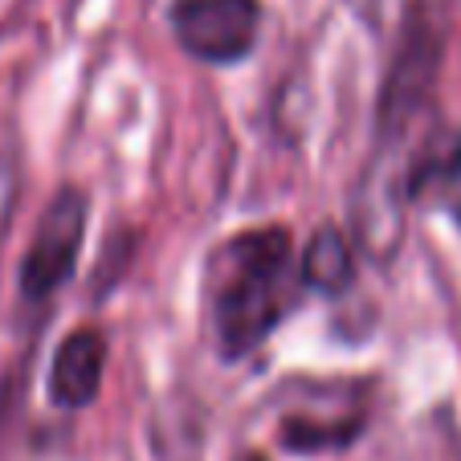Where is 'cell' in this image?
Returning <instances> with one entry per match:
<instances>
[{"label":"cell","instance_id":"cell-1","mask_svg":"<svg viewBox=\"0 0 461 461\" xmlns=\"http://www.w3.org/2000/svg\"><path fill=\"white\" fill-rule=\"evenodd\" d=\"M303 286L294 241L282 229H249L221 245L209 266L212 327L225 356H245L290 314Z\"/></svg>","mask_w":461,"mask_h":461},{"label":"cell","instance_id":"cell-2","mask_svg":"<svg viewBox=\"0 0 461 461\" xmlns=\"http://www.w3.org/2000/svg\"><path fill=\"white\" fill-rule=\"evenodd\" d=\"M172 29L188 53L204 61H237L258 45V0H176Z\"/></svg>","mask_w":461,"mask_h":461},{"label":"cell","instance_id":"cell-3","mask_svg":"<svg viewBox=\"0 0 461 461\" xmlns=\"http://www.w3.org/2000/svg\"><path fill=\"white\" fill-rule=\"evenodd\" d=\"M86 233V201L78 192L53 196L50 209L37 221V233L29 241V253L21 261V290L25 298H50L61 282L74 274V261Z\"/></svg>","mask_w":461,"mask_h":461},{"label":"cell","instance_id":"cell-4","mask_svg":"<svg viewBox=\"0 0 461 461\" xmlns=\"http://www.w3.org/2000/svg\"><path fill=\"white\" fill-rule=\"evenodd\" d=\"M103 359H106V343L98 331H78L58 348L50 367V392L53 401L66 409H82L95 401L98 384H103Z\"/></svg>","mask_w":461,"mask_h":461},{"label":"cell","instance_id":"cell-5","mask_svg":"<svg viewBox=\"0 0 461 461\" xmlns=\"http://www.w3.org/2000/svg\"><path fill=\"white\" fill-rule=\"evenodd\" d=\"M409 188L396 184V172L388 167H375L364 184V201H359V241L384 258L392 245L401 241V209Z\"/></svg>","mask_w":461,"mask_h":461},{"label":"cell","instance_id":"cell-6","mask_svg":"<svg viewBox=\"0 0 461 461\" xmlns=\"http://www.w3.org/2000/svg\"><path fill=\"white\" fill-rule=\"evenodd\" d=\"M298 274H303L306 286L314 290H343L356 274V261H351V245L339 229H319V233L306 241L303 249V261H298Z\"/></svg>","mask_w":461,"mask_h":461},{"label":"cell","instance_id":"cell-7","mask_svg":"<svg viewBox=\"0 0 461 461\" xmlns=\"http://www.w3.org/2000/svg\"><path fill=\"white\" fill-rule=\"evenodd\" d=\"M348 5L359 13V17H367V21H380V17H384V9H388L392 0H348Z\"/></svg>","mask_w":461,"mask_h":461}]
</instances>
